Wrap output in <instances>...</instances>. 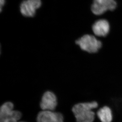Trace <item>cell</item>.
<instances>
[{
  "mask_svg": "<svg viewBox=\"0 0 122 122\" xmlns=\"http://www.w3.org/2000/svg\"><path fill=\"white\" fill-rule=\"evenodd\" d=\"M98 106V103L95 101L76 104L72 110L77 122H93L95 120V113L92 109L96 108Z\"/></svg>",
  "mask_w": 122,
  "mask_h": 122,
  "instance_id": "6da1fadb",
  "label": "cell"
},
{
  "mask_svg": "<svg viewBox=\"0 0 122 122\" xmlns=\"http://www.w3.org/2000/svg\"><path fill=\"white\" fill-rule=\"evenodd\" d=\"M76 44L83 51L89 53H96L102 46V43L95 36L91 35H85L76 41Z\"/></svg>",
  "mask_w": 122,
  "mask_h": 122,
  "instance_id": "7a4b0ae2",
  "label": "cell"
},
{
  "mask_svg": "<svg viewBox=\"0 0 122 122\" xmlns=\"http://www.w3.org/2000/svg\"><path fill=\"white\" fill-rule=\"evenodd\" d=\"M14 104L11 102L5 103L0 109V122H17L21 119V113L14 110Z\"/></svg>",
  "mask_w": 122,
  "mask_h": 122,
  "instance_id": "3957f363",
  "label": "cell"
},
{
  "mask_svg": "<svg viewBox=\"0 0 122 122\" xmlns=\"http://www.w3.org/2000/svg\"><path fill=\"white\" fill-rule=\"evenodd\" d=\"M116 0H93L91 11L96 15H100L107 11H113L116 8Z\"/></svg>",
  "mask_w": 122,
  "mask_h": 122,
  "instance_id": "277c9868",
  "label": "cell"
},
{
  "mask_svg": "<svg viewBox=\"0 0 122 122\" xmlns=\"http://www.w3.org/2000/svg\"><path fill=\"white\" fill-rule=\"evenodd\" d=\"M41 0H25L20 5V12L22 15L27 17L35 16L36 10L41 6Z\"/></svg>",
  "mask_w": 122,
  "mask_h": 122,
  "instance_id": "5b68a950",
  "label": "cell"
},
{
  "mask_svg": "<svg viewBox=\"0 0 122 122\" xmlns=\"http://www.w3.org/2000/svg\"><path fill=\"white\" fill-rule=\"evenodd\" d=\"M56 96L51 91H47L44 93L41 98L40 106L43 110L53 111L57 106Z\"/></svg>",
  "mask_w": 122,
  "mask_h": 122,
  "instance_id": "8992f818",
  "label": "cell"
},
{
  "mask_svg": "<svg viewBox=\"0 0 122 122\" xmlns=\"http://www.w3.org/2000/svg\"><path fill=\"white\" fill-rule=\"evenodd\" d=\"M63 116L61 113L51 111H44L39 113L37 122H64Z\"/></svg>",
  "mask_w": 122,
  "mask_h": 122,
  "instance_id": "52a82bcc",
  "label": "cell"
},
{
  "mask_svg": "<svg viewBox=\"0 0 122 122\" xmlns=\"http://www.w3.org/2000/svg\"><path fill=\"white\" fill-rule=\"evenodd\" d=\"M110 25L107 20L100 19L96 21L92 25V30L94 33L99 37H105L110 31Z\"/></svg>",
  "mask_w": 122,
  "mask_h": 122,
  "instance_id": "ba28073f",
  "label": "cell"
},
{
  "mask_svg": "<svg viewBox=\"0 0 122 122\" xmlns=\"http://www.w3.org/2000/svg\"><path fill=\"white\" fill-rule=\"evenodd\" d=\"M97 114L101 122H112L113 120L112 110L108 106H104L100 109Z\"/></svg>",
  "mask_w": 122,
  "mask_h": 122,
  "instance_id": "9c48e42d",
  "label": "cell"
},
{
  "mask_svg": "<svg viewBox=\"0 0 122 122\" xmlns=\"http://www.w3.org/2000/svg\"><path fill=\"white\" fill-rule=\"evenodd\" d=\"M5 3V0H0V12L2 10V7L4 6Z\"/></svg>",
  "mask_w": 122,
  "mask_h": 122,
  "instance_id": "30bf717a",
  "label": "cell"
},
{
  "mask_svg": "<svg viewBox=\"0 0 122 122\" xmlns=\"http://www.w3.org/2000/svg\"><path fill=\"white\" fill-rule=\"evenodd\" d=\"M23 122V121H21V122Z\"/></svg>",
  "mask_w": 122,
  "mask_h": 122,
  "instance_id": "8fae6325",
  "label": "cell"
}]
</instances>
